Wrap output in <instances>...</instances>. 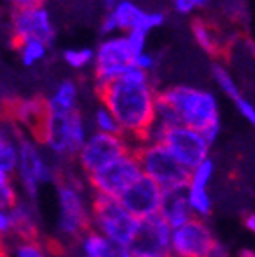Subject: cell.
Masks as SVG:
<instances>
[{
    "mask_svg": "<svg viewBox=\"0 0 255 257\" xmlns=\"http://www.w3.org/2000/svg\"><path fill=\"white\" fill-rule=\"evenodd\" d=\"M157 93L152 73L138 68H131L120 79L98 89L100 102L112 112L132 147L147 140L156 123Z\"/></svg>",
    "mask_w": 255,
    "mask_h": 257,
    "instance_id": "cell-1",
    "label": "cell"
},
{
    "mask_svg": "<svg viewBox=\"0 0 255 257\" xmlns=\"http://www.w3.org/2000/svg\"><path fill=\"white\" fill-rule=\"evenodd\" d=\"M157 98L172 109L177 123L195 128L214 143L221 131V109L218 96L207 88L193 84H172L159 89Z\"/></svg>",
    "mask_w": 255,
    "mask_h": 257,
    "instance_id": "cell-2",
    "label": "cell"
},
{
    "mask_svg": "<svg viewBox=\"0 0 255 257\" xmlns=\"http://www.w3.org/2000/svg\"><path fill=\"white\" fill-rule=\"evenodd\" d=\"M91 229V197L75 175L56 181V232L63 241H77Z\"/></svg>",
    "mask_w": 255,
    "mask_h": 257,
    "instance_id": "cell-3",
    "label": "cell"
},
{
    "mask_svg": "<svg viewBox=\"0 0 255 257\" xmlns=\"http://www.w3.org/2000/svg\"><path fill=\"white\" fill-rule=\"evenodd\" d=\"M88 136V118L84 116L80 109L66 114L47 112L43 123L34 134L48 156L56 159H75Z\"/></svg>",
    "mask_w": 255,
    "mask_h": 257,
    "instance_id": "cell-4",
    "label": "cell"
},
{
    "mask_svg": "<svg viewBox=\"0 0 255 257\" xmlns=\"http://www.w3.org/2000/svg\"><path fill=\"white\" fill-rule=\"evenodd\" d=\"M59 179L52 157L45 152L34 136L20 134L18 138V163L13 173V181L20 195L36 202L41 188L54 184Z\"/></svg>",
    "mask_w": 255,
    "mask_h": 257,
    "instance_id": "cell-5",
    "label": "cell"
},
{
    "mask_svg": "<svg viewBox=\"0 0 255 257\" xmlns=\"http://www.w3.org/2000/svg\"><path fill=\"white\" fill-rule=\"evenodd\" d=\"M140 225L141 220L132 216L118 198L91 193V229L102 234L112 246L131 248Z\"/></svg>",
    "mask_w": 255,
    "mask_h": 257,
    "instance_id": "cell-6",
    "label": "cell"
},
{
    "mask_svg": "<svg viewBox=\"0 0 255 257\" xmlns=\"http://www.w3.org/2000/svg\"><path fill=\"white\" fill-rule=\"evenodd\" d=\"M145 141L161 143L188 172L195 170L200 163L211 157L209 156L211 143L205 140V136L195 128L184 127V125H173L166 128L154 125Z\"/></svg>",
    "mask_w": 255,
    "mask_h": 257,
    "instance_id": "cell-7",
    "label": "cell"
},
{
    "mask_svg": "<svg viewBox=\"0 0 255 257\" xmlns=\"http://www.w3.org/2000/svg\"><path fill=\"white\" fill-rule=\"evenodd\" d=\"M136 157L141 172L163 189L184 188L188 184L189 172L157 141H141L134 145Z\"/></svg>",
    "mask_w": 255,
    "mask_h": 257,
    "instance_id": "cell-8",
    "label": "cell"
},
{
    "mask_svg": "<svg viewBox=\"0 0 255 257\" xmlns=\"http://www.w3.org/2000/svg\"><path fill=\"white\" fill-rule=\"evenodd\" d=\"M136 52L131 48L125 34H112V36L102 38L95 48L93 57V79H95L96 89L120 79L123 73L134 68Z\"/></svg>",
    "mask_w": 255,
    "mask_h": 257,
    "instance_id": "cell-9",
    "label": "cell"
},
{
    "mask_svg": "<svg viewBox=\"0 0 255 257\" xmlns=\"http://www.w3.org/2000/svg\"><path fill=\"white\" fill-rule=\"evenodd\" d=\"M143 175L140 161L136 157L134 149L127 150L120 157H116L104 168L88 177V186L95 195L118 198L131 184H134Z\"/></svg>",
    "mask_w": 255,
    "mask_h": 257,
    "instance_id": "cell-10",
    "label": "cell"
},
{
    "mask_svg": "<svg viewBox=\"0 0 255 257\" xmlns=\"http://www.w3.org/2000/svg\"><path fill=\"white\" fill-rule=\"evenodd\" d=\"M134 149L132 143L123 136H112V134L89 133L88 140L84 141L80 150L77 152L75 161L80 172L86 177L104 168L116 157H120L127 150Z\"/></svg>",
    "mask_w": 255,
    "mask_h": 257,
    "instance_id": "cell-11",
    "label": "cell"
},
{
    "mask_svg": "<svg viewBox=\"0 0 255 257\" xmlns=\"http://www.w3.org/2000/svg\"><path fill=\"white\" fill-rule=\"evenodd\" d=\"M218 243L214 230L207 220L191 218L188 223L180 225L172 232V257H209Z\"/></svg>",
    "mask_w": 255,
    "mask_h": 257,
    "instance_id": "cell-12",
    "label": "cell"
},
{
    "mask_svg": "<svg viewBox=\"0 0 255 257\" xmlns=\"http://www.w3.org/2000/svg\"><path fill=\"white\" fill-rule=\"evenodd\" d=\"M11 32L16 45L36 40L50 47L57 36L52 15L43 4L16 9L11 18Z\"/></svg>",
    "mask_w": 255,
    "mask_h": 257,
    "instance_id": "cell-13",
    "label": "cell"
},
{
    "mask_svg": "<svg viewBox=\"0 0 255 257\" xmlns=\"http://www.w3.org/2000/svg\"><path fill=\"white\" fill-rule=\"evenodd\" d=\"M111 16L118 34L129 31H143L150 34L152 31L166 24V13L161 9H147L134 0H120L111 11H105Z\"/></svg>",
    "mask_w": 255,
    "mask_h": 257,
    "instance_id": "cell-14",
    "label": "cell"
},
{
    "mask_svg": "<svg viewBox=\"0 0 255 257\" xmlns=\"http://www.w3.org/2000/svg\"><path fill=\"white\" fill-rule=\"evenodd\" d=\"M163 193L164 189L159 184H156L147 175H141L134 184H131L121 193L118 200L132 216L138 220H147L159 214Z\"/></svg>",
    "mask_w": 255,
    "mask_h": 257,
    "instance_id": "cell-15",
    "label": "cell"
},
{
    "mask_svg": "<svg viewBox=\"0 0 255 257\" xmlns=\"http://www.w3.org/2000/svg\"><path fill=\"white\" fill-rule=\"evenodd\" d=\"M216 172L214 161L209 157L203 163H200L195 170L189 172L188 184H186V193L191 205L193 216L200 220H207L212 213V198L209 193V184Z\"/></svg>",
    "mask_w": 255,
    "mask_h": 257,
    "instance_id": "cell-16",
    "label": "cell"
},
{
    "mask_svg": "<svg viewBox=\"0 0 255 257\" xmlns=\"http://www.w3.org/2000/svg\"><path fill=\"white\" fill-rule=\"evenodd\" d=\"M172 232L173 229L159 214L141 220L140 232H138L134 243L129 250L136 257L147 255V253H166V255H170Z\"/></svg>",
    "mask_w": 255,
    "mask_h": 257,
    "instance_id": "cell-17",
    "label": "cell"
},
{
    "mask_svg": "<svg viewBox=\"0 0 255 257\" xmlns=\"http://www.w3.org/2000/svg\"><path fill=\"white\" fill-rule=\"evenodd\" d=\"M159 216L163 218L172 229H177L180 225L188 223L191 218H195L193 216L191 205H189V200H188L186 186H184V188L164 189Z\"/></svg>",
    "mask_w": 255,
    "mask_h": 257,
    "instance_id": "cell-18",
    "label": "cell"
},
{
    "mask_svg": "<svg viewBox=\"0 0 255 257\" xmlns=\"http://www.w3.org/2000/svg\"><path fill=\"white\" fill-rule=\"evenodd\" d=\"M80 88L73 79H61L45 96V107L50 114H66L79 109Z\"/></svg>",
    "mask_w": 255,
    "mask_h": 257,
    "instance_id": "cell-19",
    "label": "cell"
},
{
    "mask_svg": "<svg viewBox=\"0 0 255 257\" xmlns=\"http://www.w3.org/2000/svg\"><path fill=\"white\" fill-rule=\"evenodd\" d=\"M13 216V229L18 239H38V230H40V214H38L36 202L20 197L18 202L11 209Z\"/></svg>",
    "mask_w": 255,
    "mask_h": 257,
    "instance_id": "cell-20",
    "label": "cell"
},
{
    "mask_svg": "<svg viewBox=\"0 0 255 257\" xmlns=\"http://www.w3.org/2000/svg\"><path fill=\"white\" fill-rule=\"evenodd\" d=\"M15 120L20 125L27 127L32 133V136L38 133L40 125L43 123L45 116H47V107H45L43 98L32 96V98H24V100L16 102L15 109H13Z\"/></svg>",
    "mask_w": 255,
    "mask_h": 257,
    "instance_id": "cell-21",
    "label": "cell"
},
{
    "mask_svg": "<svg viewBox=\"0 0 255 257\" xmlns=\"http://www.w3.org/2000/svg\"><path fill=\"white\" fill-rule=\"evenodd\" d=\"M191 34L195 38L196 45L205 54H209V56H219L221 54L223 40H221V34H219L218 27L214 24L203 20V18H196L191 24Z\"/></svg>",
    "mask_w": 255,
    "mask_h": 257,
    "instance_id": "cell-22",
    "label": "cell"
},
{
    "mask_svg": "<svg viewBox=\"0 0 255 257\" xmlns=\"http://www.w3.org/2000/svg\"><path fill=\"white\" fill-rule=\"evenodd\" d=\"M18 138L20 133L16 128L0 125V168L11 175L18 163Z\"/></svg>",
    "mask_w": 255,
    "mask_h": 257,
    "instance_id": "cell-23",
    "label": "cell"
},
{
    "mask_svg": "<svg viewBox=\"0 0 255 257\" xmlns=\"http://www.w3.org/2000/svg\"><path fill=\"white\" fill-rule=\"evenodd\" d=\"M112 245L96 230L89 229L77 239V252L79 257H105Z\"/></svg>",
    "mask_w": 255,
    "mask_h": 257,
    "instance_id": "cell-24",
    "label": "cell"
},
{
    "mask_svg": "<svg viewBox=\"0 0 255 257\" xmlns=\"http://www.w3.org/2000/svg\"><path fill=\"white\" fill-rule=\"evenodd\" d=\"M91 127L93 133H100V134H112V136H123L121 134L120 123L116 121V118L112 116V112L105 107L102 102L93 109L91 114Z\"/></svg>",
    "mask_w": 255,
    "mask_h": 257,
    "instance_id": "cell-25",
    "label": "cell"
},
{
    "mask_svg": "<svg viewBox=\"0 0 255 257\" xmlns=\"http://www.w3.org/2000/svg\"><path fill=\"white\" fill-rule=\"evenodd\" d=\"M16 50H18V57H20V63L27 68H32L40 64L41 61L47 59L48 56V47L47 43H41V41L31 40V41H24V43L16 45Z\"/></svg>",
    "mask_w": 255,
    "mask_h": 257,
    "instance_id": "cell-26",
    "label": "cell"
},
{
    "mask_svg": "<svg viewBox=\"0 0 255 257\" xmlns=\"http://www.w3.org/2000/svg\"><path fill=\"white\" fill-rule=\"evenodd\" d=\"M211 73H212V79H214L216 86L219 88V91L223 93L227 98H230L232 102L235 98H239L243 93L239 91V86L235 82L234 75L230 73V70L221 63H214L211 68Z\"/></svg>",
    "mask_w": 255,
    "mask_h": 257,
    "instance_id": "cell-27",
    "label": "cell"
},
{
    "mask_svg": "<svg viewBox=\"0 0 255 257\" xmlns=\"http://www.w3.org/2000/svg\"><path fill=\"white\" fill-rule=\"evenodd\" d=\"M64 64L72 70H84L93 64V57H95V48L91 47H70L64 48L63 54Z\"/></svg>",
    "mask_w": 255,
    "mask_h": 257,
    "instance_id": "cell-28",
    "label": "cell"
},
{
    "mask_svg": "<svg viewBox=\"0 0 255 257\" xmlns=\"http://www.w3.org/2000/svg\"><path fill=\"white\" fill-rule=\"evenodd\" d=\"M11 257H50L38 239H18L13 245Z\"/></svg>",
    "mask_w": 255,
    "mask_h": 257,
    "instance_id": "cell-29",
    "label": "cell"
},
{
    "mask_svg": "<svg viewBox=\"0 0 255 257\" xmlns=\"http://www.w3.org/2000/svg\"><path fill=\"white\" fill-rule=\"evenodd\" d=\"M20 189L16 188L15 182H11V184H6L0 188V207L2 209H11L13 205L18 202V198H20Z\"/></svg>",
    "mask_w": 255,
    "mask_h": 257,
    "instance_id": "cell-30",
    "label": "cell"
},
{
    "mask_svg": "<svg viewBox=\"0 0 255 257\" xmlns=\"http://www.w3.org/2000/svg\"><path fill=\"white\" fill-rule=\"evenodd\" d=\"M234 105H235V109H237V112H239L241 116H243L244 120L251 125V127H255V105L248 100L246 96L241 95L239 98H235Z\"/></svg>",
    "mask_w": 255,
    "mask_h": 257,
    "instance_id": "cell-31",
    "label": "cell"
},
{
    "mask_svg": "<svg viewBox=\"0 0 255 257\" xmlns=\"http://www.w3.org/2000/svg\"><path fill=\"white\" fill-rule=\"evenodd\" d=\"M125 36H127L129 45H131V48L136 52V56L147 50V40H148L147 32H143V31H129V32H125Z\"/></svg>",
    "mask_w": 255,
    "mask_h": 257,
    "instance_id": "cell-32",
    "label": "cell"
},
{
    "mask_svg": "<svg viewBox=\"0 0 255 257\" xmlns=\"http://www.w3.org/2000/svg\"><path fill=\"white\" fill-rule=\"evenodd\" d=\"M156 66H157V57L152 52H148V50H145V52L138 54L134 57V68L141 70V72L152 73L156 70Z\"/></svg>",
    "mask_w": 255,
    "mask_h": 257,
    "instance_id": "cell-33",
    "label": "cell"
},
{
    "mask_svg": "<svg viewBox=\"0 0 255 257\" xmlns=\"http://www.w3.org/2000/svg\"><path fill=\"white\" fill-rule=\"evenodd\" d=\"M200 8H202L200 0H172V9L180 16L193 15Z\"/></svg>",
    "mask_w": 255,
    "mask_h": 257,
    "instance_id": "cell-34",
    "label": "cell"
},
{
    "mask_svg": "<svg viewBox=\"0 0 255 257\" xmlns=\"http://www.w3.org/2000/svg\"><path fill=\"white\" fill-rule=\"evenodd\" d=\"M15 236V229H13V216L9 209L0 207V237L8 239V237Z\"/></svg>",
    "mask_w": 255,
    "mask_h": 257,
    "instance_id": "cell-35",
    "label": "cell"
},
{
    "mask_svg": "<svg viewBox=\"0 0 255 257\" xmlns=\"http://www.w3.org/2000/svg\"><path fill=\"white\" fill-rule=\"evenodd\" d=\"M209 257H230V252H228L227 245L218 239V243L214 245V248H212V252H211V255H209Z\"/></svg>",
    "mask_w": 255,
    "mask_h": 257,
    "instance_id": "cell-36",
    "label": "cell"
},
{
    "mask_svg": "<svg viewBox=\"0 0 255 257\" xmlns=\"http://www.w3.org/2000/svg\"><path fill=\"white\" fill-rule=\"evenodd\" d=\"M105 257H136L134 253L131 252L129 248H120V246H112L109 250V253Z\"/></svg>",
    "mask_w": 255,
    "mask_h": 257,
    "instance_id": "cell-37",
    "label": "cell"
},
{
    "mask_svg": "<svg viewBox=\"0 0 255 257\" xmlns=\"http://www.w3.org/2000/svg\"><path fill=\"white\" fill-rule=\"evenodd\" d=\"M11 2L16 6V9H20V8H32V6H40L43 0H11Z\"/></svg>",
    "mask_w": 255,
    "mask_h": 257,
    "instance_id": "cell-38",
    "label": "cell"
},
{
    "mask_svg": "<svg viewBox=\"0 0 255 257\" xmlns=\"http://www.w3.org/2000/svg\"><path fill=\"white\" fill-rule=\"evenodd\" d=\"M244 227H246V230H250L251 234H255V213H250L244 216Z\"/></svg>",
    "mask_w": 255,
    "mask_h": 257,
    "instance_id": "cell-39",
    "label": "cell"
},
{
    "mask_svg": "<svg viewBox=\"0 0 255 257\" xmlns=\"http://www.w3.org/2000/svg\"><path fill=\"white\" fill-rule=\"evenodd\" d=\"M11 182H15V181H13L11 173L4 172V170L0 168V188H2V186H6V184H11Z\"/></svg>",
    "mask_w": 255,
    "mask_h": 257,
    "instance_id": "cell-40",
    "label": "cell"
},
{
    "mask_svg": "<svg viewBox=\"0 0 255 257\" xmlns=\"http://www.w3.org/2000/svg\"><path fill=\"white\" fill-rule=\"evenodd\" d=\"M118 2H120V0H102V6H104L105 11H111Z\"/></svg>",
    "mask_w": 255,
    "mask_h": 257,
    "instance_id": "cell-41",
    "label": "cell"
},
{
    "mask_svg": "<svg viewBox=\"0 0 255 257\" xmlns=\"http://www.w3.org/2000/svg\"><path fill=\"white\" fill-rule=\"evenodd\" d=\"M239 257H255V252H251V250H243V252L239 253Z\"/></svg>",
    "mask_w": 255,
    "mask_h": 257,
    "instance_id": "cell-42",
    "label": "cell"
},
{
    "mask_svg": "<svg viewBox=\"0 0 255 257\" xmlns=\"http://www.w3.org/2000/svg\"><path fill=\"white\" fill-rule=\"evenodd\" d=\"M141 257H172V255H166V253H147V255H141Z\"/></svg>",
    "mask_w": 255,
    "mask_h": 257,
    "instance_id": "cell-43",
    "label": "cell"
},
{
    "mask_svg": "<svg viewBox=\"0 0 255 257\" xmlns=\"http://www.w3.org/2000/svg\"><path fill=\"white\" fill-rule=\"evenodd\" d=\"M4 252H6V239L0 237V253H4Z\"/></svg>",
    "mask_w": 255,
    "mask_h": 257,
    "instance_id": "cell-44",
    "label": "cell"
},
{
    "mask_svg": "<svg viewBox=\"0 0 255 257\" xmlns=\"http://www.w3.org/2000/svg\"><path fill=\"white\" fill-rule=\"evenodd\" d=\"M209 2H211V0H200V4H202V8H205V6H207Z\"/></svg>",
    "mask_w": 255,
    "mask_h": 257,
    "instance_id": "cell-45",
    "label": "cell"
},
{
    "mask_svg": "<svg viewBox=\"0 0 255 257\" xmlns=\"http://www.w3.org/2000/svg\"><path fill=\"white\" fill-rule=\"evenodd\" d=\"M0 257H11V255H9L8 252H4V253H0Z\"/></svg>",
    "mask_w": 255,
    "mask_h": 257,
    "instance_id": "cell-46",
    "label": "cell"
},
{
    "mask_svg": "<svg viewBox=\"0 0 255 257\" xmlns=\"http://www.w3.org/2000/svg\"><path fill=\"white\" fill-rule=\"evenodd\" d=\"M134 2H138V0H134Z\"/></svg>",
    "mask_w": 255,
    "mask_h": 257,
    "instance_id": "cell-47",
    "label": "cell"
}]
</instances>
